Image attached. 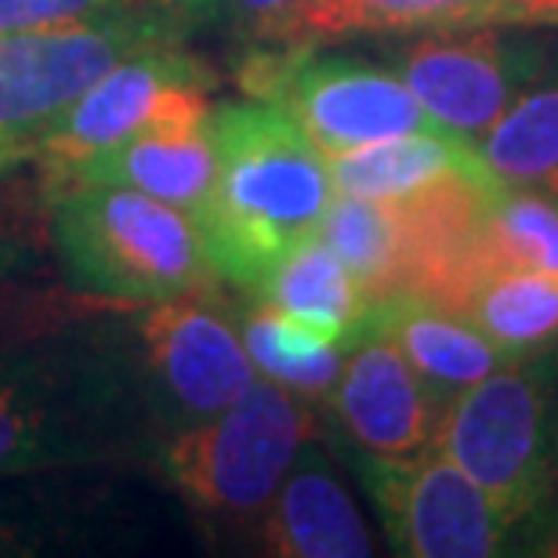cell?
<instances>
[{
	"label": "cell",
	"mask_w": 558,
	"mask_h": 558,
	"mask_svg": "<svg viewBox=\"0 0 558 558\" xmlns=\"http://www.w3.org/2000/svg\"><path fill=\"white\" fill-rule=\"evenodd\" d=\"M435 446L486 489L508 530L537 515L558 472L555 377L548 366L508 363L442 407Z\"/></svg>",
	"instance_id": "277c9868"
},
{
	"label": "cell",
	"mask_w": 558,
	"mask_h": 558,
	"mask_svg": "<svg viewBox=\"0 0 558 558\" xmlns=\"http://www.w3.org/2000/svg\"><path fill=\"white\" fill-rule=\"evenodd\" d=\"M316 236L338 254L371 305L403 294L407 287V226L399 204L338 193Z\"/></svg>",
	"instance_id": "d6986e66"
},
{
	"label": "cell",
	"mask_w": 558,
	"mask_h": 558,
	"mask_svg": "<svg viewBox=\"0 0 558 558\" xmlns=\"http://www.w3.org/2000/svg\"><path fill=\"white\" fill-rule=\"evenodd\" d=\"M76 182L135 189V193L185 210L196 221L218 182V149L210 120L142 131V135L87 156L62 178H54L59 189Z\"/></svg>",
	"instance_id": "4fadbf2b"
},
{
	"label": "cell",
	"mask_w": 558,
	"mask_h": 558,
	"mask_svg": "<svg viewBox=\"0 0 558 558\" xmlns=\"http://www.w3.org/2000/svg\"><path fill=\"white\" fill-rule=\"evenodd\" d=\"M505 22H558V0H500Z\"/></svg>",
	"instance_id": "484cf974"
},
{
	"label": "cell",
	"mask_w": 558,
	"mask_h": 558,
	"mask_svg": "<svg viewBox=\"0 0 558 558\" xmlns=\"http://www.w3.org/2000/svg\"><path fill=\"white\" fill-rule=\"evenodd\" d=\"M363 483L399 555L486 558L508 537L489 494L439 446L414 457H360Z\"/></svg>",
	"instance_id": "52a82bcc"
},
{
	"label": "cell",
	"mask_w": 558,
	"mask_h": 558,
	"mask_svg": "<svg viewBox=\"0 0 558 558\" xmlns=\"http://www.w3.org/2000/svg\"><path fill=\"white\" fill-rule=\"evenodd\" d=\"M272 102L294 117L323 156L439 128L396 70L344 54H316V48L290 65Z\"/></svg>",
	"instance_id": "ba28073f"
},
{
	"label": "cell",
	"mask_w": 558,
	"mask_h": 558,
	"mask_svg": "<svg viewBox=\"0 0 558 558\" xmlns=\"http://www.w3.org/2000/svg\"><path fill=\"white\" fill-rule=\"evenodd\" d=\"M51 236L73 283L98 298L156 305L215 290L221 279L196 221L135 189L62 185Z\"/></svg>",
	"instance_id": "7a4b0ae2"
},
{
	"label": "cell",
	"mask_w": 558,
	"mask_h": 558,
	"mask_svg": "<svg viewBox=\"0 0 558 558\" xmlns=\"http://www.w3.org/2000/svg\"><path fill=\"white\" fill-rule=\"evenodd\" d=\"M254 294L330 344L355 341L371 319V301L319 236L290 247L254 287Z\"/></svg>",
	"instance_id": "ac0fdd59"
},
{
	"label": "cell",
	"mask_w": 558,
	"mask_h": 558,
	"mask_svg": "<svg viewBox=\"0 0 558 558\" xmlns=\"http://www.w3.org/2000/svg\"><path fill=\"white\" fill-rule=\"evenodd\" d=\"M472 254L483 262L558 276V196L541 189L497 185L483 204Z\"/></svg>",
	"instance_id": "7402d4cb"
},
{
	"label": "cell",
	"mask_w": 558,
	"mask_h": 558,
	"mask_svg": "<svg viewBox=\"0 0 558 558\" xmlns=\"http://www.w3.org/2000/svg\"><path fill=\"white\" fill-rule=\"evenodd\" d=\"M366 327L385 330L399 344V352L442 407L500 366L515 363V355L478 333L472 323L414 294H392L371 305Z\"/></svg>",
	"instance_id": "9a60e30c"
},
{
	"label": "cell",
	"mask_w": 558,
	"mask_h": 558,
	"mask_svg": "<svg viewBox=\"0 0 558 558\" xmlns=\"http://www.w3.org/2000/svg\"><path fill=\"white\" fill-rule=\"evenodd\" d=\"M218 182L196 218L229 283L254 290L301 240L316 236L338 196L323 156L283 106L243 98L210 109Z\"/></svg>",
	"instance_id": "6da1fadb"
},
{
	"label": "cell",
	"mask_w": 558,
	"mask_h": 558,
	"mask_svg": "<svg viewBox=\"0 0 558 558\" xmlns=\"http://www.w3.org/2000/svg\"><path fill=\"white\" fill-rule=\"evenodd\" d=\"M185 33L189 26L167 0H138L62 26L0 33V142L11 160L29 156L51 120L117 62L160 44H182Z\"/></svg>",
	"instance_id": "3957f363"
},
{
	"label": "cell",
	"mask_w": 558,
	"mask_h": 558,
	"mask_svg": "<svg viewBox=\"0 0 558 558\" xmlns=\"http://www.w3.org/2000/svg\"><path fill=\"white\" fill-rule=\"evenodd\" d=\"M472 243V240H468ZM446 265L428 283L424 298L464 323H472L478 333L511 352L515 360H526L530 352H541L558 341V276L522 265H497L475 258L472 247Z\"/></svg>",
	"instance_id": "7c38bea8"
},
{
	"label": "cell",
	"mask_w": 558,
	"mask_h": 558,
	"mask_svg": "<svg viewBox=\"0 0 558 558\" xmlns=\"http://www.w3.org/2000/svg\"><path fill=\"white\" fill-rule=\"evenodd\" d=\"M210 290L156 301L142 316V341L163 392L189 421L232 407L258 377L243 333L207 298Z\"/></svg>",
	"instance_id": "9c48e42d"
},
{
	"label": "cell",
	"mask_w": 558,
	"mask_h": 558,
	"mask_svg": "<svg viewBox=\"0 0 558 558\" xmlns=\"http://www.w3.org/2000/svg\"><path fill=\"white\" fill-rule=\"evenodd\" d=\"M396 73L435 124L472 145L515 102L519 65L494 33L414 40L396 54Z\"/></svg>",
	"instance_id": "8fae6325"
},
{
	"label": "cell",
	"mask_w": 558,
	"mask_h": 558,
	"mask_svg": "<svg viewBox=\"0 0 558 558\" xmlns=\"http://www.w3.org/2000/svg\"><path fill=\"white\" fill-rule=\"evenodd\" d=\"M500 19V0H308L279 19L258 44H301L319 48L355 33H410V29H472Z\"/></svg>",
	"instance_id": "e0dca14e"
},
{
	"label": "cell",
	"mask_w": 558,
	"mask_h": 558,
	"mask_svg": "<svg viewBox=\"0 0 558 558\" xmlns=\"http://www.w3.org/2000/svg\"><path fill=\"white\" fill-rule=\"evenodd\" d=\"M8 163H15V160H11V153L4 149V142H0V167H8Z\"/></svg>",
	"instance_id": "83f0119b"
},
{
	"label": "cell",
	"mask_w": 558,
	"mask_h": 558,
	"mask_svg": "<svg viewBox=\"0 0 558 558\" xmlns=\"http://www.w3.org/2000/svg\"><path fill=\"white\" fill-rule=\"evenodd\" d=\"M327 167L338 193L381 199V204H403V199L457 174L489 189L500 185L489 174V167L483 163L475 145L450 135L442 128L330 153Z\"/></svg>",
	"instance_id": "2e32d148"
},
{
	"label": "cell",
	"mask_w": 558,
	"mask_h": 558,
	"mask_svg": "<svg viewBox=\"0 0 558 558\" xmlns=\"http://www.w3.org/2000/svg\"><path fill=\"white\" fill-rule=\"evenodd\" d=\"M262 548L276 558L374 555V537L360 508L312 439L262 511Z\"/></svg>",
	"instance_id": "5bb4252c"
},
{
	"label": "cell",
	"mask_w": 558,
	"mask_h": 558,
	"mask_svg": "<svg viewBox=\"0 0 558 558\" xmlns=\"http://www.w3.org/2000/svg\"><path fill=\"white\" fill-rule=\"evenodd\" d=\"M128 4H138V0H0V33L62 26V22L95 19Z\"/></svg>",
	"instance_id": "cb8c5ba5"
},
{
	"label": "cell",
	"mask_w": 558,
	"mask_h": 558,
	"mask_svg": "<svg viewBox=\"0 0 558 558\" xmlns=\"http://www.w3.org/2000/svg\"><path fill=\"white\" fill-rule=\"evenodd\" d=\"M475 149L500 185L558 196V84L519 95Z\"/></svg>",
	"instance_id": "ffe728a7"
},
{
	"label": "cell",
	"mask_w": 558,
	"mask_h": 558,
	"mask_svg": "<svg viewBox=\"0 0 558 558\" xmlns=\"http://www.w3.org/2000/svg\"><path fill=\"white\" fill-rule=\"evenodd\" d=\"M207 92L210 76L204 62L182 51V44L138 51L73 98L33 142L29 156H37L54 182L87 156L113 149L142 131L210 120Z\"/></svg>",
	"instance_id": "8992f818"
},
{
	"label": "cell",
	"mask_w": 558,
	"mask_h": 558,
	"mask_svg": "<svg viewBox=\"0 0 558 558\" xmlns=\"http://www.w3.org/2000/svg\"><path fill=\"white\" fill-rule=\"evenodd\" d=\"M40 428L33 424L29 410L19 403L11 388L0 385V475L19 472V468L33 464L40 453Z\"/></svg>",
	"instance_id": "d4e9b609"
},
{
	"label": "cell",
	"mask_w": 558,
	"mask_h": 558,
	"mask_svg": "<svg viewBox=\"0 0 558 558\" xmlns=\"http://www.w3.org/2000/svg\"><path fill=\"white\" fill-rule=\"evenodd\" d=\"M167 4L178 11V19L189 29L229 26L258 40L265 29L276 26L279 19H287L301 4H308V0H167Z\"/></svg>",
	"instance_id": "603a6c76"
},
{
	"label": "cell",
	"mask_w": 558,
	"mask_h": 558,
	"mask_svg": "<svg viewBox=\"0 0 558 558\" xmlns=\"http://www.w3.org/2000/svg\"><path fill=\"white\" fill-rule=\"evenodd\" d=\"M254 371L301 399H327L344 363V344L323 341L287 312L258 301L240 323Z\"/></svg>",
	"instance_id": "44dd1931"
},
{
	"label": "cell",
	"mask_w": 558,
	"mask_h": 558,
	"mask_svg": "<svg viewBox=\"0 0 558 558\" xmlns=\"http://www.w3.org/2000/svg\"><path fill=\"white\" fill-rule=\"evenodd\" d=\"M316 435L301 396L254 377L236 403L193 421L163 453L174 489L204 515L254 519Z\"/></svg>",
	"instance_id": "5b68a950"
},
{
	"label": "cell",
	"mask_w": 558,
	"mask_h": 558,
	"mask_svg": "<svg viewBox=\"0 0 558 558\" xmlns=\"http://www.w3.org/2000/svg\"><path fill=\"white\" fill-rule=\"evenodd\" d=\"M341 363L327 403L360 457H414L435 446L442 403L385 330L366 327Z\"/></svg>",
	"instance_id": "30bf717a"
},
{
	"label": "cell",
	"mask_w": 558,
	"mask_h": 558,
	"mask_svg": "<svg viewBox=\"0 0 558 558\" xmlns=\"http://www.w3.org/2000/svg\"><path fill=\"white\" fill-rule=\"evenodd\" d=\"M19 541V533H15V526H11V519L0 511V555H8V551H15L11 544Z\"/></svg>",
	"instance_id": "4316f807"
}]
</instances>
